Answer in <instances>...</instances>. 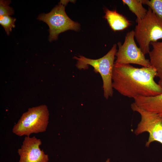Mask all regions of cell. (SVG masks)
Returning a JSON list of instances; mask_svg holds the SVG:
<instances>
[{
  "label": "cell",
  "mask_w": 162,
  "mask_h": 162,
  "mask_svg": "<svg viewBox=\"0 0 162 162\" xmlns=\"http://www.w3.org/2000/svg\"><path fill=\"white\" fill-rule=\"evenodd\" d=\"M49 115L47 107L45 105L29 108L14 126L12 132L20 136H29L32 133L45 132L48 123Z\"/></svg>",
  "instance_id": "277c9868"
},
{
  "label": "cell",
  "mask_w": 162,
  "mask_h": 162,
  "mask_svg": "<svg viewBox=\"0 0 162 162\" xmlns=\"http://www.w3.org/2000/svg\"><path fill=\"white\" fill-rule=\"evenodd\" d=\"M134 36L139 47L144 55L150 51L151 42L162 39V21L148 7L146 16L136 21Z\"/></svg>",
  "instance_id": "3957f363"
},
{
  "label": "cell",
  "mask_w": 162,
  "mask_h": 162,
  "mask_svg": "<svg viewBox=\"0 0 162 162\" xmlns=\"http://www.w3.org/2000/svg\"><path fill=\"white\" fill-rule=\"evenodd\" d=\"M157 75L156 70L151 66L139 68L130 64H114L112 86L120 94L129 98L155 96L162 93V86L154 80Z\"/></svg>",
  "instance_id": "6da1fadb"
},
{
  "label": "cell",
  "mask_w": 162,
  "mask_h": 162,
  "mask_svg": "<svg viewBox=\"0 0 162 162\" xmlns=\"http://www.w3.org/2000/svg\"><path fill=\"white\" fill-rule=\"evenodd\" d=\"M152 49L149 52L151 65L154 68L157 72V77L162 81V41L151 42Z\"/></svg>",
  "instance_id": "8fae6325"
},
{
  "label": "cell",
  "mask_w": 162,
  "mask_h": 162,
  "mask_svg": "<svg viewBox=\"0 0 162 162\" xmlns=\"http://www.w3.org/2000/svg\"><path fill=\"white\" fill-rule=\"evenodd\" d=\"M132 110L139 113L141 120L134 131L136 135L145 132L149 134L145 146L148 147L151 143L158 142L162 144V117L158 115L146 111L137 106L134 103L130 105Z\"/></svg>",
  "instance_id": "8992f818"
},
{
  "label": "cell",
  "mask_w": 162,
  "mask_h": 162,
  "mask_svg": "<svg viewBox=\"0 0 162 162\" xmlns=\"http://www.w3.org/2000/svg\"><path fill=\"white\" fill-rule=\"evenodd\" d=\"M110 162V159H108L106 162Z\"/></svg>",
  "instance_id": "2e32d148"
},
{
  "label": "cell",
  "mask_w": 162,
  "mask_h": 162,
  "mask_svg": "<svg viewBox=\"0 0 162 162\" xmlns=\"http://www.w3.org/2000/svg\"><path fill=\"white\" fill-rule=\"evenodd\" d=\"M142 2L148 5L162 21V0H142Z\"/></svg>",
  "instance_id": "4fadbf2b"
},
{
  "label": "cell",
  "mask_w": 162,
  "mask_h": 162,
  "mask_svg": "<svg viewBox=\"0 0 162 162\" xmlns=\"http://www.w3.org/2000/svg\"><path fill=\"white\" fill-rule=\"evenodd\" d=\"M104 17L114 31L123 30L131 25L130 22L116 10L106 9Z\"/></svg>",
  "instance_id": "30bf717a"
},
{
  "label": "cell",
  "mask_w": 162,
  "mask_h": 162,
  "mask_svg": "<svg viewBox=\"0 0 162 162\" xmlns=\"http://www.w3.org/2000/svg\"><path fill=\"white\" fill-rule=\"evenodd\" d=\"M124 4L127 5L129 10L136 16V21L143 18L146 15L148 10L142 6V0H123Z\"/></svg>",
  "instance_id": "7c38bea8"
},
{
  "label": "cell",
  "mask_w": 162,
  "mask_h": 162,
  "mask_svg": "<svg viewBox=\"0 0 162 162\" xmlns=\"http://www.w3.org/2000/svg\"><path fill=\"white\" fill-rule=\"evenodd\" d=\"M16 19L8 15L0 16V24L4 29L8 35L11 32L12 28L15 26Z\"/></svg>",
  "instance_id": "5bb4252c"
},
{
  "label": "cell",
  "mask_w": 162,
  "mask_h": 162,
  "mask_svg": "<svg viewBox=\"0 0 162 162\" xmlns=\"http://www.w3.org/2000/svg\"><path fill=\"white\" fill-rule=\"evenodd\" d=\"M134 30L126 34L124 41L122 45L118 43V50L116 56V59L114 64L140 65L145 67L151 66L149 60L146 59L140 47L136 45L134 40Z\"/></svg>",
  "instance_id": "52a82bcc"
},
{
  "label": "cell",
  "mask_w": 162,
  "mask_h": 162,
  "mask_svg": "<svg viewBox=\"0 0 162 162\" xmlns=\"http://www.w3.org/2000/svg\"><path fill=\"white\" fill-rule=\"evenodd\" d=\"M116 47V44H114L106 54L98 59H91L82 56L74 57L77 61L76 66L78 69H87L90 65L94 68L95 72L100 74L103 82L104 96L106 99L113 94L112 76L115 56L117 51Z\"/></svg>",
  "instance_id": "7a4b0ae2"
},
{
  "label": "cell",
  "mask_w": 162,
  "mask_h": 162,
  "mask_svg": "<svg viewBox=\"0 0 162 162\" xmlns=\"http://www.w3.org/2000/svg\"><path fill=\"white\" fill-rule=\"evenodd\" d=\"M65 5L60 2L47 14H42L37 19L46 22L49 27V40L50 42L57 40L59 34L66 31H78L79 24L70 19L65 11Z\"/></svg>",
  "instance_id": "5b68a950"
},
{
  "label": "cell",
  "mask_w": 162,
  "mask_h": 162,
  "mask_svg": "<svg viewBox=\"0 0 162 162\" xmlns=\"http://www.w3.org/2000/svg\"><path fill=\"white\" fill-rule=\"evenodd\" d=\"M41 144L40 140L34 136L25 137L22 145L18 150L20 156L19 162H48V155L39 147Z\"/></svg>",
  "instance_id": "ba28073f"
},
{
  "label": "cell",
  "mask_w": 162,
  "mask_h": 162,
  "mask_svg": "<svg viewBox=\"0 0 162 162\" xmlns=\"http://www.w3.org/2000/svg\"><path fill=\"white\" fill-rule=\"evenodd\" d=\"M10 1L0 0V16L4 15L10 16L14 14L13 8L9 6Z\"/></svg>",
  "instance_id": "9a60e30c"
},
{
  "label": "cell",
  "mask_w": 162,
  "mask_h": 162,
  "mask_svg": "<svg viewBox=\"0 0 162 162\" xmlns=\"http://www.w3.org/2000/svg\"><path fill=\"white\" fill-rule=\"evenodd\" d=\"M158 84L162 86V81ZM134 103L137 106L148 112L156 114L162 117V93L151 97L138 96L134 98Z\"/></svg>",
  "instance_id": "9c48e42d"
}]
</instances>
